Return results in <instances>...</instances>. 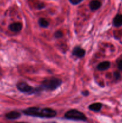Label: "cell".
<instances>
[{
	"label": "cell",
	"mask_w": 122,
	"mask_h": 123,
	"mask_svg": "<svg viewBox=\"0 0 122 123\" xmlns=\"http://www.w3.org/2000/svg\"><path fill=\"white\" fill-rule=\"evenodd\" d=\"M62 84V80L58 78H51L44 80L40 86L41 90H46L50 91L57 89Z\"/></svg>",
	"instance_id": "obj_2"
},
{
	"label": "cell",
	"mask_w": 122,
	"mask_h": 123,
	"mask_svg": "<svg viewBox=\"0 0 122 123\" xmlns=\"http://www.w3.org/2000/svg\"><path fill=\"white\" fill-rule=\"evenodd\" d=\"M102 107V105L100 103H93L91 105H90L89 106V109L90 110L94 112H99L100 111V109H101Z\"/></svg>",
	"instance_id": "obj_11"
},
{
	"label": "cell",
	"mask_w": 122,
	"mask_h": 123,
	"mask_svg": "<svg viewBox=\"0 0 122 123\" xmlns=\"http://www.w3.org/2000/svg\"><path fill=\"white\" fill-rule=\"evenodd\" d=\"M113 25L116 27H120L122 26V15L118 14L114 18L113 20Z\"/></svg>",
	"instance_id": "obj_10"
},
{
	"label": "cell",
	"mask_w": 122,
	"mask_h": 123,
	"mask_svg": "<svg viewBox=\"0 0 122 123\" xmlns=\"http://www.w3.org/2000/svg\"><path fill=\"white\" fill-rule=\"evenodd\" d=\"M85 50L80 47H75L72 51V54L74 56L78 58H83L85 55Z\"/></svg>",
	"instance_id": "obj_5"
},
{
	"label": "cell",
	"mask_w": 122,
	"mask_h": 123,
	"mask_svg": "<svg viewBox=\"0 0 122 123\" xmlns=\"http://www.w3.org/2000/svg\"><path fill=\"white\" fill-rule=\"evenodd\" d=\"M23 112L26 115L36 117L50 118L55 117L56 115V112L55 110L50 108H39L36 107H31L26 109L23 111Z\"/></svg>",
	"instance_id": "obj_1"
},
{
	"label": "cell",
	"mask_w": 122,
	"mask_h": 123,
	"mask_svg": "<svg viewBox=\"0 0 122 123\" xmlns=\"http://www.w3.org/2000/svg\"><path fill=\"white\" fill-rule=\"evenodd\" d=\"M118 68L120 71H122V60H120L118 62Z\"/></svg>",
	"instance_id": "obj_16"
},
{
	"label": "cell",
	"mask_w": 122,
	"mask_h": 123,
	"mask_svg": "<svg viewBox=\"0 0 122 123\" xmlns=\"http://www.w3.org/2000/svg\"><path fill=\"white\" fill-rule=\"evenodd\" d=\"M113 76L114 78V79H116V80H118V79H119L120 78V74L119 72H115L114 73Z\"/></svg>",
	"instance_id": "obj_14"
},
{
	"label": "cell",
	"mask_w": 122,
	"mask_h": 123,
	"mask_svg": "<svg viewBox=\"0 0 122 123\" xmlns=\"http://www.w3.org/2000/svg\"><path fill=\"white\" fill-rule=\"evenodd\" d=\"M65 117L68 120L75 121H86V117L83 113L77 109H71L65 114Z\"/></svg>",
	"instance_id": "obj_3"
},
{
	"label": "cell",
	"mask_w": 122,
	"mask_h": 123,
	"mask_svg": "<svg viewBox=\"0 0 122 123\" xmlns=\"http://www.w3.org/2000/svg\"><path fill=\"white\" fill-rule=\"evenodd\" d=\"M82 94L84 95V96H88L89 92L87 91H83V92H82Z\"/></svg>",
	"instance_id": "obj_17"
},
{
	"label": "cell",
	"mask_w": 122,
	"mask_h": 123,
	"mask_svg": "<svg viewBox=\"0 0 122 123\" xmlns=\"http://www.w3.org/2000/svg\"><path fill=\"white\" fill-rule=\"evenodd\" d=\"M38 23H39V25L43 28L48 27V26L49 25V22L44 18H40L38 20Z\"/></svg>",
	"instance_id": "obj_12"
},
{
	"label": "cell",
	"mask_w": 122,
	"mask_h": 123,
	"mask_svg": "<svg viewBox=\"0 0 122 123\" xmlns=\"http://www.w3.org/2000/svg\"><path fill=\"white\" fill-rule=\"evenodd\" d=\"M17 88L18 90L21 92H24V93H28V94H32L35 93L39 91H41L40 88H34L26 84V82H21L17 84Z\"/></svg>",
	"instance_id": "obj_4"
},
{
	"label": "cell",
	"mask_w": 122,
	"mask_h": 123,
	"mask_svg": "<svg viewBox=\"0 0 122 123\" xmlns=\"http://www.w3.org/2000/svg\"><path fill=\"white\" fill-rule=\"evenodd\" d=\"M110 67V62L109 61H103V62H100L97 66V68L98 70L100 71H104L108 69Z\"/></svg>",
	"instance_id": "obj_7"
},
{
	"label": "cell",
	"mask_w": 122,
	"mask_h": 123,
	"mask_svg": "<svg viewBox=\"0 0 122 123\" xmlns=\"http://www.w3.org/2000/svg\"><path fill=\"white\" fill-rule=\"evenodd\" d=\"M69 2H70L71 4H72L77 5L78 4L80 3L81 2H82L83 0H69Z\"/></svg>",
	"instance_id": "obj_15"
},
{
	"label": "cell",
	"mask_w": 122,
	"mask_h": 123,
	"mask_svg": "<svg viewBox=\"0 0 122 123\" xmlns=\"http://www.w3.org/2000/svg\"><path fill=\"white\" fill-rule=\"evenodd\" d=\"M55 37L57 38H61L63 37V32L61 31H57L55 33Z\"/></svg>",
	"instance_id": "obj_13"
},
{
	"label": "cell",
	"mask_w": 122,
	"mask_h": 123,
	"mask_svg": "<svg viewBox=\"0 0 122 123\" xmlns=\"http://www.w3.org/2000/svg\"><path fill=\"white\" fill-rule=\"evenodd\" d=\"M6 117L8 120H16L20 118V114L16 111H12L6 114Z\"/></svg>",
	"instance_id": "obj_9"
},
{
	"label": "cell",
	"mask_w": 122,
	"mask_h": 123,
	"mask_svg": "<svg viewBox=\"0 0 122 123\" xmlns=\"http://www.w3.org/2000/svg\"></svg>",
	"instance_id": "obj_18"
},
{
	"label": "cell",
	"mask_w": 122,
	"mask_h": 123,
	"mask_svg": "<svg viewBox=\"0 0 122 123\" xmlns=\"http://www.w3.org/2000/svg\"><path fill=\"white\" fill-rule=\"evenodd\" d=\"M9 28L12 32H19L22 29V24L20 22L13 23L10 25Z\"/></svg>",
	"instance_id": "obj_6"
},
{
	"label": "cell",
	"mask_w": 122,
	"mask_h": 123,
	"mask_svg": "<svg viewBox=\"0 0 122 123\" xmlns=\"http://www.w3.org/2000/svg\"><path fill=\"white\" fill-rule=\"evenodd\" d=\"M101 2L98 0H93L90 2V8L92 10H96L101 7Z\"/></svg>",
	"instance_id": "obj_8"
}]
</instances>
